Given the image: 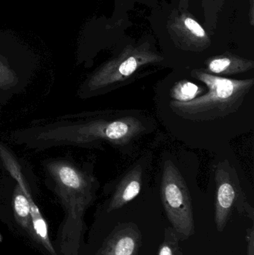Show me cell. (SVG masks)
Listing matches in <instances>:
<instances>
[{"instance_id": "11", "label": "cell", "mask_w": 254, "mask_h": 255, "mask_svg": "<svg viewBox=\"0 0 254 255\" xmlns=\"http://www.w3.org/2000/svg\"><path fill=\"white\" fill-rule=\"evenodd\" d=\"M179 239L176 232L171 227L167 228L164 234V239L158 250V255H183Z\"/></svg>"}, {"instance_id": "3", "label": "cell", "mask_w": 254, "mask_h": 255, "mask_svg": "<svg viewBox=\"0 0 254 255\" xmlns=\"http://www.w3.org/2000/svg\"><path fill=\"white\" fill-rule=\"evenodd\" d=\"M45 166L55 183V192L67 210L69 221L66 226L70 225L77 248L83 229L84 214L95 198L96 181L67 160H49Z\"/></svg>"}, {"instance_id": "1", "label": "cell", "mask_w": 254, "mask_h": 255, "mask_svg": "<svg viewBox=\"0 0 254 255\" xmlns=\"http://www.w3.org/2000/svg\"><path fill=\"white\" fill-rule=\"evenodd\" d=\"M147 130L146 122L140 117L91 116L89 119L61 118L43 127L34 128L29 145L44 148L73 145L92 147L101 142L125 145Z\"/></svg>"}, {"instance_id": "14", "label": "cell", "mask_w": 254, "mask_h": 255, "mask_svg": "<svg viewBox=\"0 0 254 255\" xmlns=\"http://www.w3.org/2000/svg\"><path fill=\"white\" fill-rule=\"evenodd\" d=\"M246 241L248 244L247 255H254V229L252 226L247 230Z\"/></svg>"}, {"instance_id": "6", "label": "cell", "mask_w": 254, "mask_h": 255, "mask_svg": "<svg viewBox=\"0 0 254 255\" xmlns=\"http://www.w3.org/2000/svg\"><path fill=\"white\" fill-rule=\"evenodd\" d=\"M142 244L143 237L137 224L119 223L104 240L96 255H138Z\"/></svg>"}, {"instance_id": "4", "label": "cell", "mask_w": 254, "mask_h": 255, "mask_svg": "<svg viewBox=\"0 0 254 255\" xmlns=\"http://www.w3.org/2000/svg\"><path fill=\"white\" fill-rule=\"evenodd\" d=\"M161 199L171 227L180 241L195 233L190 193L178 169L171 160L164 163L161 181Z\"/></svg>"}, {"instance_id": "10", "label": "cell", "mask_w": 254, "mask_h": 255, "mask_svg": "<svg viewBox=\"0 0 254 255\" xmlns=\"http://www.w3.org/2000/svg\"><path fill=\"white\" fill-rule=\"evenodd\" d=\"M202 93V88L189 81L183 80L174 85L171 88L170 95L174 101L185 103L199 97Z\"/></svg>"}, {"instance_id": "12", "label": "cell", "mask_w": 254, "mask_h": 255, "mask_svg": "<svg viewBox=\"0 0 254 255\" xmlns=\"http://www.w3.org/2000/svg\"><path fill=\"white\" fill-rule=\"evenodd\" d=\"M16 73L0 58V88L9 89L17 84Z\"/></svg>"}, {"instance_id": "9", "label": "cell", "mask_w": 254, "mask_h": 255, "mask_svg": "<svg viewBox=\"0 0 254 255\" xmlns=\"http://www.w3.org/2000/svg\"><path fill=\"white\" fill-rule=\"evenodd\" d=\"M13 212L19 224L33 237L31 206L29 200L19 185L15 187L13 199Z\"/></svg>"}, {"instance_id": "13", "label": "cell", "mask_w": 254, "mask_h": 255, "mask_svg": "<svg viewBox=\"0 0 254 255\" xmlns=\"http://www.w3.org/2000/svg\"><path fill=\"white\" fill-rule=\"evenodd\" d=\"M185 25L195 35L198 36L199 37H203L205 36V32H204V29L202 27L195 22L193 19H190V18H187L185 20Z\"/></svg>"}, {"instance_id": "8", "label": "cell", "mask_w": 254, "mask_h": 255, "mask_svg": "<svg viewBox=\"0 0 254 255\" xmlns=\"http://www.w3.org/2000/svg\"><path fill=\"white\" fill-rule=\"evenodd\" d=\"M252 61H244L238 58L221 57L211 60L207 64L206 72L215 76L234 75L245 73L253 68Z\"/></svg>"}, {"instance_id": "2", "label": "cell", "mask_w": 254, "mask_h": 255, "mask_svg": "<svg viewBox=\"0 0 254 255\" xmlns=\"http://www.w3.org/2000/svg\"><path fill=\"white\" fill-rule=\"evenodd\" d=\"M191 76L203 82L208 91L185 103L171 100L169 106L176 115L194 122H208L235 113L243 106L254 84L253 78L228 79L201 70H194Z\"/></svg>"}, {"instance_id": "5", "label": "cell", "mask_w": 254, "mask_h": 255, "mask_svg": "<svg viewBox=\"0 0 254 255\" xmlns=\"http://www.w3.org/2000/svg\"><path fill=\"white\" fill-rule=\"evenodd\" d=\"M216 199L215 223L219 232L225 230L233 209L237 208L240 214L246 213L254 220V208L248 203L241 188L231 178V167L228 162L220 163L216 168Z\"/></svg>"}, {"instance_id": "7", "label": "cell", "mask_w": 254, "mask_h": 255, "mask_svg": "<svg viewBox=\"0 0 254 255\" xmlns=\"http://www.w3.org/2000/svg\"><path fill=\"white\" fill-rule=\"evenodd\" d=\"M143 169L140 165H137L131 169L116 187L107 208V212H112L120 209L135 199L142 188Z\"/></svg>"}]
</instances>
